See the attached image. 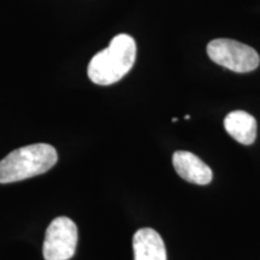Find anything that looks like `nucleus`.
I'll use <instances>...</instances> for the list:
<instances>
[{
  "label": "nucleus",
  "instance_id": "obj_1",
  "mask_svg": "<svg viewBox=\"0 0 260 260\" xmlns=\"http://www.w3.org/2000/svg\"><path fill=\"white\" fill-rule=\"evenodd\" d=\"M136 59V42L130 35L119 34L105 50L98 52L88 64V77L99 86H110L132 70Z\"/></svg>",
  "mask_w": 260,
  "mask_h": 260
},
{
  "label": "nucleus",
  "instance_id": "obj_2",
  "mask_svg": "<svg viewBox=\"0 0 260 260\" xmlns=\"http://www.w3.org/2000/svg\"><path fill=\"white\" fill-rule=\"evenodd\" d=\"M56 148L48 144H34L17 148L0 160V183H14L47 172L56 165Z\"/></svg>",
  "mask_w": 260,
  "mask_h": 260
},
{
  "label": "nucleus",
  "instance_id": "obj_3",
  "mask_svg": "<svg viewBox=\"0 0 260 260\" xmlns=\"http://www.w3.org/2000/svg\"><path fill=\"white\" fill-rule=\"evenodd\" d=\"M210 59L234 73H251L260 63L258 52L232 39H214L207 45Z\"/></svg>",
  "mask_w": 260,
  "mask_h": 260
},
{
  "label": "nucleus",
  "instance_id": "obj_4",
  "mask_svg": "<svg viewBox=\"0 0 260 260\" xmlns=\"http://www.w3.org/2000/svg\"><path fill=\"white\" fill-rule=\"evenodd\" d=\"M77 226L68 217H58L47 228L44 241L45 260H69L77 247Z\"/></svg>",
  "mask_w": 260,
  "mask_h": 260
},
{
  "label": "nucleus",
  "instance_id": "obj_5",
  "mask_svg": "<svg viewBox=\"0 0 260 260\" xmlns=\"http://www.w3.org/2000/svg\"><path fill=\"white\" fill-rule=\"evenodd\" d=\"M172 164L178 176L189 183L206 186L213 178V172L209 165L190 152H175L172 155Z\"/></svg>",
  "mask_w": 260,
  "mask_h": 260
},
{
  "label": "nucleus",
  "instance_id": "obj_6",
  "mask_svg": "<svg viewBox=\"0 0 260 260\" xmlns=\"http://www.w3.org/2000/svg\"><path fill=\"white\" fill-rule=\"evenodd\" d=\"M134 260H168L161 236L151 229L142 228L133 237Z\"/></svg>",
  "mask_w": 260,
  "mask_h": 260
},
{
  "label": "nucleus",
  "instance_id": "obj_7",
  "mask_svg": "<svg viewBox=\"0 0 260 260\" xmlns=\"http://www.w3.org/2000/svg\"><path fill=\"white\" fill-rule=\"evenodd\" d=\"M224 128L234 140L241 145L254 144L256 139V121L249 113L241 110L228 113L224 119Z\"/></svg>",
  "mask_w": 260,
  "mask_h": 260
},
{
  "label": "nucleus",
  "instance_id": "obj_8",
  "mask_svg": "<svg viewBox=\"0 0 260 260\" xmlns=\"http://www.w3.org/2000/svg\"><path fill=\"white\" fill-rule=\"evenodd\" d=\"M190 118V116L189 115H187V116H184V119H189Z\"/></svg>",
  "mask_w": 260,
  "mask_h": 260
}]
</instances>
